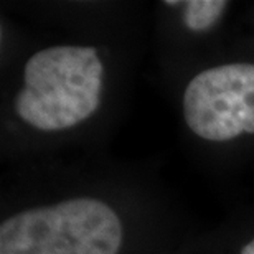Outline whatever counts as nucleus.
Segmentation results:
<instances>
[{
	"instance_id": "nucleus-5",
	"label": "nucleus",
	"mask_w": 254,
	"mask_h": 254,
	"mask_svg": "<svg viewBox=\"0 0 254 254\" xmlns=\"http://www.w3.org/2000/svg\"><path fill=\"white\" fill-rule=\"evenodd\" d=\"M241 254H254V240L248 243V245L243 246Z\"/></svg>"
},
{
	"instance_id": "nucleus-4",
	"label": "nucleus",
	"mask_w": 254,
	"mask_h": 254,
	"mask_svg": "<svg viewBox=\"0 0 254 254\" xmlns=\"http://www.w3.org/2000/svg\"><path fill=\"white\" fill-rule=\"evenodd\" d=\"M185 5V25L193 32H205L211 28L228 7L225 0H191Z\"/></svg>"
},
{
	"instance_id": "nucleus-1",
	"label": "nucleus",
	"mask_w": 254,
	"mask_h": 254,
	"mask_svg": "<svg viewBox=\"0 0 254 254\" xmlns=\"http://www.w3.org/2000/svg\"><path fill=\"white\" fill-rule=\"evenodd\" d=\"M103 63L93 47H52L23 69L17 116L38 130H63L89 119L101 104Z\"/></svg>"
},
{
	"instance_id": "nucleus-2",
	"label": "nucleus",
	"mask_w": 254,
	"mask_h": 254,
	"mask_svg": "<svg viewBox=\"0 0 254 254\" xmlns=\"http://www.w3.org/2000/svg\"><path fill=\"white\" fill-rule=\"evenodd\" d=\"M121 245L119 216L94 198L32 208L0 225V254H118Z\"/></svg>"
},
{
	"instance_id": "nucleus-3",
	"label": "nucleus",
	"mask_w": 254,
	"mask_h": 254,
	"mask_svg": "<svg viewBox=\"0 0 254 254\" xmlns=\"http://www.w3.org/2000/svg\"><path fill=\"white\" fill-rule=\"evenodd\" d=\"M184 116L205 140L254 134V64H221L198 73L185 89Z\"/></svg>"
}]
</instances>
